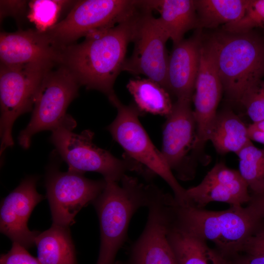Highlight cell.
Segmentation results:
<instances>
[{
    "label": "cell",
    "mask_w": 264,
    "mask_h": 264,
    "mask_svg": "<svg viewBox=\"0 0 264 264\" xmlns=\"http://www.w3.org/2000/svg\"><path fill=\"white\" fill-rule=\"evenodd\" d=\"M141 9L114 26L92 31L82 42L63 48L59 65L67 67L87 89L98 90L108 97L115 94L113 86L122 71Z\"/></svg>",
    "instance_id": "1"
},
{
    "label": "cell",
    "mask_w": 264,
    "mask_h": 264,
    "mask_svg": "<svg viewBox=\"0 0 264 264\" xmlns=\"http://www.w3.org/2000/svg\"><path fill=\"white\" fill-rule=\"evenodd\" d=\"M172 226L212 242L229 260L242 253L248 240L264 226V220L250 203L211 211L176 202Z\"/></svg>",
    "instance_id": "2"
},
{
    "label": "cell",
    "mask_w": 264,
    "mask_h": 264,
    "mask_svg": "<svg viewBox=\"0 0 264 264\" xmlns=\"http://www.w3.org/2000/svg\"><path fill=\"white\" fill-rule=\"evenodd\" d=\"M211 44L223 92L240 103L244 94L264 77V33L220 30L206 37Z\"/></svg>",
    "instance_id": "3"
},
{
    "label": "cell",
    "mask_w": 264,
    "mask_h": 264,
    "mask_svg": "<svg viewBox=\"0 0 264 264\" xmlns=\"http://www.w3.org/2000/svg\"><path fill=\"white\" fill-rule=\"evenodd\" d=\"M106 185L92 203L100 224L101 242L96 264H115L118 251L127 238L130 220L140 208L147 207L159 188L141 183L127 175Z\"/></svg>",
    "instance_id": "4"
},
{
    "label": "cell",
    "mask_w": 264,
    "mask_h": 264,
    "mask_svg": "<svg viewBox=\"0 0 264 264\" xmlns=\"http://www.w3.org/2000/svg\"><path fill=\"white\" fill-rule=\"evenodd\" d=\"M76 123L69 115L53 129L50 140L68 171L83 174L94 172L101 174L107 181L118 182L129 171L146 173V169L126 154L119 158L93 142L94 132L89 130L77 134L72 132Z\"/></svg>",
    "instance_id": "5"
},
{
    "label": "cell",
    "mask_w": 264,
    "mask_h": 264,
    "mask_svg": "<svg viewBox=\"0 0 264 264\" xmlns=\"http://www.w3.org/2000/svg\"><path fill=\"white\" fill-rule=\"evenodd\" d=\"M108 99L117 112L107 128L113 139L123 149L127 156L152 174L161 177L171 188L179 204H188L186 189L179 184L161 151L153 144L140 123L139 117L142 112L135 104H123L115 94Z\"/></svg>",
    "instance_id": "6"
},
{
    "label": "cell",
    "mask_w": 264,
    "mask_h": 264,
    "mask_svg": "<svg viewBox=\"0 0 264 264\" xmlns=\"http://www.w3.org/2000/svg\"><path fill=\"white\" fill-rule=\"evenodd\" d=\"M142 5L143 0H77L66 18L45 32L63 49L92 31L114 26L130 18Z\"/></svg>",
    "instance_id": "7"
},
{
    "label": "cell",
    "mask_w": 264,
    "mask_h": 264,
    "mask_svg": "<svg viewBox=\"0 0 264 264\" xmlns=\"http://www.w3.org/2000/svg\"><path fill=\"white\" fill-rule=\"evenodd\" d=\"M55 66L44 63L20 66L0 64V155L13 145L11 132L14 122L20 115L33 110L41 83Z\"/></svg>",
    "instance_id": "8"
},
{
    "label": "cell",
    "mask_w": 264,
    "mask_h": 264,
    "mask_svg": "<svg viewBox=\"0 0 264 264\" xmlns=\"http://www.w3.org/2000/svg\"><path fill=\"white\" fill-rule=\"evenodd\" d=\"M80 86L66 66L49 70L44 77L35 96L32 114L18 139L22 148L30 147L32 136L44 130L52 131L66 118V109L75 98Z\"/></svg>",
    "instance_id": "9"
},
{
    "label": "cell",
    "mask_w": 264,
    "mask_h": 264,
    "mask_svg": "<svg viewBox=\"0 0 264 264\" xmlns=\"http://www.w3.org/2000/svg\"><path fill=\"white\" fill-rule=\"evenodd\" d=\"M153 10L144 0L134 28L131 56L126 59L122 71L134 75L142 74L167 90L169 56L166 43L169 36Z\"/></svg>",
    "instance_id": "10"
},
{
    "label": "cell",
    "mask_w": 264,
    "mask_h": 264,
    "mask_svg": "<svg viewBox=\"0 0 264 264\" xmlns=\"http://www.w3.org/2000/svg\"><path fill=\"white\" fill-rule=\"evenodd\" d=\"M192 101L177 99L162 127L160 151L177 177L184 181L194 178L197 165L193 157L197 129Z\"/></svg>",
    "instance_id": "11"
},
{
    "label": "cell",
    "mask_w": 264,
    "mask_h": 264,
    "mask_svg": "<svg viewBox=\"0 0 264 264\" xmlns=\"http://www.w3.org/2000/svg\"><path fill=\"white\" fill-rule=\"evenodd\" d=\"M222 92L212 46L207 38L203 36L192 99L197 129L193 155L199 161H204L208 159L204 153V148L209 141Z\"/></svg>",
    "instance_id": "12"
},
{
    "label": "cell",
    "mask_w": 264,
    "mask_h": 264,
    "mask_svg": "<svg viewBox=\"0 0 264 264\" xmlns=\"http://www.w3.org/2000/svg\"><path fill=\"white\" fill-rule=\"evenodd\" d=\"M106 183L105 179L92 180L77 172L50 170L45 187L53 223L67 227L72 225L77 213L92 203Z\"/></svg>",
    "instance_id": "13"
},
{
    "label": "cell",
    "mask_w": 264,
    "mask_h": 264,
    "mask_svg": "<svg viewBox=\"0 0 264 264\" xmlns=\"http://www.w3.org/2000/svg\"><path fill=\"white\" fill-rule=\"evenodd\" d=\"M175 203L174 196L158 191L148 206L145 227L131 247L129 264H177L167 238Z\"/></svg>",
    "instance_id": "14"
},
{
    "label": "cell",
    "mask_w": 264,
    "mask_h": 264,
    "mask_svg": "<svg viewBox=\"0 0 264 264\" xmlns=\"http://www.w3.org/2000/svg\"><path fill=\"white\" fill-rule=\"evenodd\" d=\"M38 177L29 176L3 200L0 211V232L13 242L28 249L35 245L38 231H30L27 222L36 205L43 198L38 193L36 183Z\"/></svg>",
    "instance_id": "15"
},
{
    "label": "cell",
    "mask_w": 264,
    "mask_h": 264,
    "mask_svg": "<svg viewBox=\"0 0 264 264\" xmlns=\"http://www.w3.org/2000/svg\"><path fill=\"white\" fill-rule=\"evenodd\" d=\"M248 189L238 170L229 168L223 162L217 163L200 183L186 189L188 205L204 208L217 201L242 206L250 200Z\"/></svg>",
    "instance_id": "16"
},
{
    "label": "cell",
    "mask_w": 264,
    "mask_h": 264,
    "mask_svg": "<svg viewBox=\"0 0 264 264\" xmlns=\"http://www.w3.org/2000/svg\"><path fill=\"white\" fill-rule=\"evenodd\" d=\"M62 50L45 32L36 29L2 32L0 34L1 65L20 66L44 63L59 65Z\"/></svg>",
    "instance_id": "17"
},
{
    "label": "cell",
    "mask_w": 264,
    "mask_h": 264,
    "mask_svg": "<svg viewBox=\"0 0 264 264\" xmlns=\"http://www.w3.org/2000/svg\"><path fill=\"white\" fill-rule=\"evenodd\" d=\"M203 38L202 29L198 28L190 38L173 44L169 56L167 90L177 99L192 101Z\"/></svg>",
    "instance_id": "18"
},
{
    "label": "cell",
    "mask_w": 264,
    "mask_h": 264,
    "mask_svg": "<svg viewBox=\"0 0 264 264\" xmlns=\"http://www.w3.org/2000/svg\"><path fill=\"white\" fill-rule=\"evenodd\" d=\"M153 10L158 11V20L173 44L184 39L190 30L199 28L195 0H147Z\"/></svg>",
    "instance_id": "19"
},
{
    "label": "cell",
    "mask_w": 264,
    "mask_h": 264,
    "mask_svg": "<svg viewBox=\"0 0 264 264\" xmlns=\"http://www.w3.org/2000/svg\"><path fill=\"white\" fill-rule=\"evenodd\" d=\"M167 238L177 264H229V260L207 242L172 226Z\"/></svg>",
    "instance_id": "20"
},
{
    "label": "cell",
    "mask_w": 264,
    "mask_h": 264,
    "mask_svg": "<svg viewBox=\"0 0 264 264\" xmlns=\"http://www.w3.org/2000/svg\"><path fill=\"white\" fill-rule=\"evenodd\" d=\"M208 140L221 154L229 153L237 154L252 143L248 136L247 126L229 109L218 111Z\"/></svg>",
    "instance_id": "21"
},
{
    "label": "cell",
    "mask_w": 264,
    "mask_h": 264,
    "mask_svg": "<svg viewBox=\"0 0 264 264\" xmlns=\"http://www.w3.org/2000/svg\"><path fill=\"white\" fill-rule=\"evenodd\" d=\"M35 243L42 264H77L68 227L53 223L36 237Z\"/></svg>",
    "instance_id": "22"
},
{
    "label": "cell",
    "mask_w": 264,
    "mask_h": 264,
    "mask_svg": "<svg viewBox=\"0 0 264 264\" xmlns=\"http://www.w3.org/2000/svg\"><path fill=\"white\" fill-rule=\"evenodd\" d=\"M127 88L142 113L166 117L170 113L173 104L169 92L157 82L149 78L131 79Z\"/></svg>",
    "instance_id": "23"
},
{
    "label": "cell",
    "mask_w": 264,
    "mask_h": 264,
    "mask_svg": "<svg viewBox=\"0 0 264 264\" xmlns=\"http://www.w3.org/2000/svg\"><path fill=\"white\" fill-rule=\"evenodd\" d=\"M249 0H195L199 28L215 29L243 15Z\"/></svg>",
    "instance_id": "24"
},
{
    "label": "cell",
    "mask_w": 264,
    "mask_h": 264,
    "mask_svg": "<svg viewBox=\"0 0 264 264\" xmlns=\"http://www.w3.org/2000/svg\"><path fill=\"white\" fill-rule=\"evenodd\" d=\"M239 158V172L253 194L264 192V149L252 142L236 154Z\"/></svg>",
    "instance_id": "25"
},
{
    "label": "cell",
    "mask_w": 264,
    "mask_h": 264,
    "mask_svg": "<svg viewBox=\"0 0 264 264\" xmlns=\"http://www.w3.org/2000/svg\"><path fill=\"white\" fill-rule=\"evenodd\" d=\"M74 1L64 0H33L28 2L27 17L36 30L45 32L58 22L62 12Z\"/></svg>",
    "instance_id": "26"
},
{
    "label": "cell",
    "mask_w": 264,
    "mask_h": 264,
    "mask_svg": "<svg viewBox=\"0 0 264 264\" xmlns=\"http://www.w3.org/2000/svg\"><path fill=\"white\" fill-rule=\"evenodd\" d=\"M264 28V0H249L242 16L238 20L222 26V30L233 33Z\"/></svg>",
    "instance_id": "27"
},
{
    "label": "cell",
    "mask_w": 264,
    "mask_h": 264,
    "mask_svg": "<svg viewBox=\"0 0 264 264\" xmlns=\"http://www.w3.org/2000/svg\"><path fill=\"white\" fill-rule=\"evenodd\" d=\"M240 104L245 108L253 122L264 120V81L249 89L243 96Z\"/></svg>",
    "instance_id": "28"
},
{
    "label": "cell",
    "mask_w": 264,
    "mask_h": 264,
    "mask_svg": "<svg viewBox=\"0 0 264 264\" xmlns=\"http://www.w3.org/2000/svg\"><path fill=\"white\" fill-rule=\"evenodd\" d=\"M0 264H42L38 258L33 257L26 249L16 242H13L11 249L1 254Z\"/></svg>",
    "instance_id": "29"
},
{
    "label": "cell",
    "mask_w": 264,
    "mask_h": 264,
    "mask_svg": "<svg viewBox=\"0 0 264 264\" xmlns=\"http://www.w3.org/2000/svg\"><path fill=\"white\" fill-rule=\"evenodd\" d=\"M0 20L10 16L16 17L23 13L27 6L25 0H0Z\"/></svg>",
    "instance_id": "30"
},
{
    "label": "cell",
    "mask_w": 264,
    "mask_h": 264,
    "mask_svg": "<svg viewBox=\"0 0 264 264\" xmlns=\"http://www.w3.org/2000/svg\"><path fill=\"white\" fill-rule=\"evenodd\" d=\"M242 253L264 256V226L248 240Z\"/></svg>",
    "instance_id": "31"
},
{
    "label": "cell",
    "mask_w": 264,
    "mask_h": 264,
    "mask_svg": "<svg viewBox=\"0 0 264 264\" xmlns=\"http://www.w3.org/2000/svg\"><path fill=\"white\" fill-rule=\"evenodd\" d=\"M229 264H264V256L241 253L229 259Z\"/></svg>",
    "instance_id": "32"
},
{
    "label": "cell",
    "mask_w": 264,
    "mask_h": 264,
    "mask_svg": "<svg viewBox=\"0 0 264 264\" xmlns=\"http://www.w3.org/2000/svg\"><path fill=\"white\" fill-rule=\"evenodd\" d=\"M248 203L252 204L256 208L264 220V192L251 195V199Z\"/></svg>",
    "instance_id": "33"
},
{
    "label": "cell",
    "mask_w": 264,
    "mask_h": 264,
    "mask_svg": "<svg viewBox=\"0 0 264 264\" xmlns=\"http://www.w3.org/2000/svg\"><path fill=\"white\" fill-rule=\"evenodd\" d=\"M247 133L251 141H254L264 145V132L252 127L250 125L247 126Z\"/></svg>",
    "instance_id": "34"
},
{
    "label": "cell",
    "mask_w": 264,
    "mask_h": 264,
    "mask_svg": "<svg viewBox=\"0 0 264 264\" xmlns=\"http://www.w3.org/2000/svg\"><path fill=\"white\" fill-rule=\"evenodd\" d=\"M263 32L264 33V28L263 29Z\"/></svg>",
    "instance_id": "35"
}]
</instances>
